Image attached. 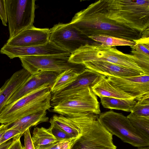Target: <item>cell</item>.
Listing matches in <instances>:
<instances>
[{"mask_svg": "<svg viewBox=\"0 0 149 149\" xmlns=\"http://www.w3.org/2000/svg\"><path fill=\"white\" fill-rule=\"evenodd\" d=\"M94 41L100 42L102 45L109 47L118 46H132L135 44L133 41L125 39L109 36L99 35L88 37Z\"/></svg>", "mask_w": 149, "mask_h": 149, "instance_id": "d4e9b609", "label": "cell"}, {"mask_svg": "<svg viewBox=\"0 0 149 149\" xmlns=\"http://www.w3.org/2000/svg\"><path fill=\"white\" fill-rule=\"evenodd\" d=\"M135 44L130 46L131 53L143 61L149 64V37L142 36L133 41Z\"/></svg>", "mask_w": 149, "mask_h": 149, "instance_id": "cb8c5ba5", "label": "cell"}, {"mask_svg": "<svg viewBox=\"0 0 149 149\" xmlns=\"http://www.w3.org/2000/svg\"><path fill=\"white\" fill-rule=\"evenodd\" d=\"M21 136L22 135H19L14 137L13 143L7 149H24V146L22 145L20 141Z\"/></svg>", "mask_w": 149, "mask_h": 149, "instance_id": "d6a6232c", "label": "cell"}, {"mask_svg": "<svg viewBox=\"0 0 149 149\" xmlns=\"http://www.w3.org/2000/svg\"><path fill=\"white\" fill-rule=\"evenodd\" d=\"M74 123L81 134L76 138L71 149H117L113 135L102 126L98 118L93 124L82 121Z\"/></svg>", "mask_w": 149, "mask_h": 149, "instance_id": "8992f818", "label": "cell"}, {"mask_svg": "<svg viewBox=\"0 0 149 149\" xmlns=\"http://www.w3.org/2000/svg\"><path fill=\"white\" fill-rule=\"evenodd\" d=\"M83 64L86 68L99 72L106 77H124L147 74L137 70L106 61H92Z\"/></svg>", "mask_w": 149, "mask_h": 149, "instance_id": "2e32d148", "label": "cell"}, {"mask_svg": "<svg viewBox=\"0 0 149 149\" xmlns=\"http://www.w3.org/2000/svg\"><path fill=\"white\" fill-rule=\"evenodd\" d=\"M31 75L28 71L23 68L13 73L6 81L0 88V113L9 99Z\"/></svg>", "mask_w": 149, "mask_h": 149, "instance_id": "e0dca14e", "label": "cell"}, {"mask_svg": "<svg viewBox=\"0 0 149 149\" xmlns=\"http://www.w3.org/2000/svg\"><path fill=\"white\" fill-rule=\"evenodd\" d=\"M49 29V40L71 54L81 46L91 43L89 38L81 34L70 22L59 23Z\"/></svg>", "mask_w": 149, "mask_h": 149, "instance_id": "30bf717a", "label": "cell"}, {"mask_svg": "<svg viewBox=\"0 0 149 149\" xmlns=\"http://www.w3.org/2000/svg\"><path fill=\"white\" fill-rule=\"evenodd\" d=\"M92 89L96 95L99 97H105L125 100H135L136 98L120 89L106 78Z\"/></svg>", "mask_w": 149, "mask_h": 149, "instance_id": "ac0fdd59", "label": "cell"}, {"mask_svg": "<svg viewBox=\"0 0 149 149\" xmlns=\"http://www.w3.org/2000/svg\"><path fill=\"white\" fill-rule=\"evenodd\" d=\"M71 54L21 57L19 58L23 68L31 75L41 71H52L60 74L70 69L84 70V64L69 61Z\"/></svg>", "mask_w": 149, "mask_h": 149, "instance_id": "52a82bcc", "label": "cell"}, {"mask_svg": "<svg viewBox=\"0 0 149 149\" xmlns=\"http://www.w3.org/2000/svg\"><path fill=\"white\" fill-rule=\"evenodd\" d=\"M136 149H149V146L141 147L138 148Z\"/></svg>", "mask_w": 149, "mask_h": 149, "instance_id": "d590c367", "label": "cell"}, {"mask_svg": "<svg viewBox=\"0 0 149 149\" xmlns=\"http://www.w3.org/2000/svg\"><path fill=\"white\" fill-rule=\"evenodd\" d=\"M107 79L123 91L136 97L137 101L149 97V75L119 77L107 76Z\"/></svg>", "mask_w": 149, "mask_h": 149, "instance_id": "4fadbf2b", "label": "cell"}, {"mask_svg": "<svg viewBox=\"0 0 149 149\" xmlns=\"http://www.w3.org/2000/svg\"><path fill=\"white\" fill-rule=\"evenodd\" d=\"M52 111L65 116L88 112L98 115L101 113L97 96L90 88L67 97L54 106Z\"/></svg>", "mask_w": 149, "mask_h": 149, "instance_id": "ba28073f", "label": "cell"}, {"mask_svg": "<svg viewBox=\"0 0 149 149\" xmlns=\"http://www.w3.org/2000/svg\"><path fill=\"white\" fill-rule=\"evenodd\" d=\"M69 61L83 64L92 61L107 62L146 74L149 64L133 54H124L116 48L93 43L82 46L71 54ZM148 75V74H147Z\"/></svg>", "mask_w": 149, "mask_h": 149, "instance_id": "7a4b0ae2", "label": "cell"}, {"mask_svg": "<svg viewBox=\"0 0 149 149\" xmlns=\"http://www.w3.org/2000/svg\"><path fill=\"white\" fill-rule=\"evenodd\" d=\"M46 115V110L40 111L23 117L9 124L8 128L19 131L22 135L31 127L48 122L49 118Z\"/></svg>", "mask_w": 149, "mask_h": 149, "instance_id": "d6986e66", "label": "cell"}, {"mask_svg": "<svg viewBox=\"0 0 149 149\" xmlns=\"http://www.w3.org/2000/svg\"><path fill=\"white\" fill-rule=\"evenodd\" d=\"M51 125L56 127L69 134L77 138L81 134L79 127L67 117L54 115L49 120Z\"/></svg>", "mask_w": 149, "mask_h": 149, "instance_id": "7402d4cb", "label": "cell"}, {"mask_svg": "<svg viewBox=\"0 0 149 149\" xmlns=\"http://www.w3.org/2000/svg\"><path fill=\"white\" fill-rule=\"evenodd\" d=\"M131 113L137 116L149 118V97L137 101Z\"/></svg>", "mask_w": 149, "mask_h": 149, "instance_id": "4316f807", "label": "cell"}, {"mask_svg": "<svg viewBox=\"0 0 149 149\" xmlns=\"http://www.w3.org/2000/svg\"><path fill=\"white\" fill-rule=\"evenodd\" d=\"M14 140L13 138L12 139H10L8 141L5 142L0 145V149H7L13 143Z\"/></svg>", "mask_w": 149, "mask_h": 149, "instance_id": "836d02e7", "label": "cell"}, {"mask_svg": "<svg viewBox=\"0 0 149 149\" xmlns=\"http://www.w3.org/2000/svg\"><path fill=\"white\" fill-rule=\"evenodd\" d=\"M70 23L88 38L103 35L133 41L141 38L143 34L108 18L103 0L97 1L77 12Z\"/></svg>", "mask_w": 149, "mask_h": 149, "instance_id": "6da1fadb", "label": "cell"}, {"mask_svg": "<svg viewBox=\"0 0 149 149\" xmlns=\"http://www.w3.org/2000/svg\"><path fill=\"white\" fill-rule=\"evenodd\" d=\"M23 134L24 137V149H35L29 129L27 130Z\"/></svg>", "mask_w": 149, "mask_h": 149, "instance_id": "1f68e13d", "label": "cell"}, {"mask_svg": "<svg viewBox=\"0 0 149 149\" xmlns=\"http://www.w3.org/2000/svg\"><path fill=\"white\" fill-rule=\"evenodd\" d=\"M52 132L58 141L76 138L58 127L51 125Z\"/></svg>", "mask_w": 149, "mask_h": 149, "instance_id": "83f0119b", "label": "cell"}, {"mask_svg": "<svg viewBox=\"0 0 149 149\" xmlns=\"http://www.w3.org/2000/svg\"><path fill=\"white\" fill-rule=\"evenodd\" d=\"M5 0L10 38L33 26L35 0Z\"/></svg>", "mask_w": 149, "mask_h": 149, "instance_id": "9c48e42d", "label": "cell"}, {"mask_svg": "<svg viewBox=\"0 0 149 149\" xmlns=\"http://www.w3.org/2000/svg\"><path fill=\"white\" fill-rule=\"evenodd\" d=\"M76 139L58 141L43 149H71Z\"/></svg>", "mask_w": 149, "mask_h": 149, "instance_id": "f1b7e54d", "label": "cell"}, {"mask_svg": "<svg viewBox=\"0 0 149 149\" xmlns=\"http://www.w3.org/2000/svg\"><path fill=\"white\" fill-rule=\"evenodd\" d=\"M127 117L133 127L149 141V118L137 116L132 113Z\"/></svg>", "mask_w": 149, "mask_h": 149, "instance_id": "484cf974", "label": "cell"}, {"mask_svg": "<svg viewBox=\"0 0 149 149\" xmlns=\"http://www.w3.org/2000/svg\"><path fill=\"white\" fill-rule=\"evenodd\" d=\"M100 97L101 103L104 107L127 112H131L136 102L135 100H125L105 97Z\"/></svg>", "mask_w": 149, "mask_h": 149, "instance_id": "603a6c76", "label": "cell"}, {"mask_svg": "<svg viewBox=\"0 0 149 149\" xmlns=\"http://www.w3.org/2000/svg\"><path fill=\"white\" fill-rule=\"evenodd\" d=\"M31 139L35 149H43L58 141L52 134L50 127L35 128Z\"/></svg>", "mask_w": 149, "mask_h": 149, "instance_id": "ffe728a7", "label": "cell"}, {"mask_svg": "<svg viewBox=\"0 0 149 149\" xmlns=\"http://www.w3.org/2000/svg\"><path fill=\"white\" fill-rule=\"evenodd\" d=\"M59 74L54 72L41 71L31 75L25 82L12 96L6 105L43 86H49L51 88Z\"/></svg>", "mask_w": 149, "mask_h": 149, "instance_id": "5bb4252c", "label": "cell"}, {"mask_svg": "<svg viewBox=\"0 0 149 149\" xmlns=\"http://www.w3.org/2000/svg\"><path fill=\"white\" fill-rule=\"evenodd\" d=\"M0 52L11 59L26 56L70 53L50 40L44 45L30 47L11 46L5 44L1 49Z\"/></svg>", "mask_w": 149, "mask_h": 149, "instance_id": "7c38bea8", "label": "cell"}, {"mask_svg": "<svg viewBox=\"0 0 149 149\" xmlns=\"http://www.w3.org/2000/svg\"><path fill=\"white\" fill-rule=\"evenodd\" d=\"M9 124H1L0 125V139L2 136L5 131L8 129Z\"/></svg>", "mask_w": 149, "mask_h": 149, "instance_id": "e575fe53", "label": "cell"}, {"mask_svg": "<svg viewBox=\"0 0 149 149\" xmlns=\"http://www.w3.org/2000/svg\"><path fill=\"white\" fill-rule=\"evenodd\" d=\"M99 72L86 68L70 85L58 93L52 94L51 104L53 107L67 97L82 90L92 88L106 78Z\"/></svg>", "mask_w": 149, "mask_h": 149, "instance_id": "8fae6325", "label": "cell"}, {"mask_svg": "<svg viewBox=\"0 0 149 149\" xmlns=\"http://www.w3.org/2000/svg\"><path fill=\"white\" fill-rule=\"evenodd\" d=\"M84 70L71 69L66 70L59 74L50 88L52 94L60 92L68 87Z\"/></svg>", "mask_w": 149, "mask_h": 149, "instance_id": "44dd1931", "label": "cell"}, {"mask_svg": "<svg viewBox=\"0 0 149 149\" xmlns=\"http://www.w3.org/2000/svg\"><path fill=\"white\" fill-rule=\"evenodd\" d=\"M108 18L143 32L149 28V0H103Z\"/></svg>", "mask_w": 149, "mask_h": 149, "instance_id": "3957f363", "label": "cell"}, {"mask_svg": "<svg viewBox=\"0 0 149 149\" xmlns=\"http://www.w3.org/2000/svg\"><path fill=\"white\" fill-rule=\"evenodd\" d=\"M19 135H22L19 131L8 128L0 139V145Z\"/></svg>", "mask_w": 149, "mask_h": 149, "instance_id": "f546056e", "label": "cell"}, {"mask_svg": "<svg viewBox=\"0 0 149 149\" xmlns=\"http://www.w3.org/2000/svg\"><path fill=\"white\" fill-rule=\"evenodd\" d=\"M50 87L43 86L6 105L0 113V123L11 124L26 116L51 107Z\"/></svg>", "mask_w": 149, "mask_h": 149, "instance_id": "277c9868", "label": "cell"}, {"mask_svg": "<svg viewBox=\"0 0 149 149\" xmlns=\"http://www.w3.org/2000/svg\"><path fill=\"white\" fill-rule=\"evenodd\" d=\"M1 89L0 88V92H1Z\"/></svg>", "mask_w": 149, "mask_h": 149, "instance_id": "8d00e7d4", "label": "cell"}, {"mask_svg": "<svg viewBox=\"0 0 149 149\" xmlns=\"http://www.w3.org/2000/svg\"><path fill=\"white\" fill-rule=\"evenodd\" d=\"M98 120L112 135L137 148L149 146V141L132 125L127 116L111 110L100 113Z\"/></svg>", "mask_w": 149, "mask_h": 149, "instance_id": "5b68a950", "label": "cell"}, {"mask_svg": "<svg viewBox=\"0 0 149 149\" xmlns=\"http://www.w3.org/2000/svg\"><path fill=\"white\" fill-rule=\"evenodd\" d=\"M0 19L3 24L6 26L8 19L5 0H0Z\"/></svg>", "mask_w": 149, "mask_h": 149, "instance_id": "4dcf8cb0", "label": "cell"}, {"mask_svg": "<svg viewBox=\"0 0 149 149\" xmlns=\"http://www.w3.org/2000/svg\"><path fill=\"white\" fill-rule=\"evenodd\" d=\"M50 29L40 28L33 26L23 30L12 37L6 43L13 47H30L44 45L49 40Z\"/></svg>", "mask_w": 149, "mask_h": 149, "instance_id": "9a60e30c", "label": "cell"}]
</instances>
